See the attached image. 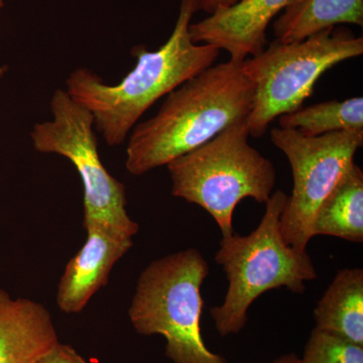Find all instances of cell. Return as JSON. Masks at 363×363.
I'll return each mask as SVG.
<instances>
[{
  "label": "cell",
  "instance_id": "6da1fadb",
  "mask_svg": "<svg viewBox=\"0 0 363 363\" xmlns=\"http://www.w3.org/2000/svg\"><path fill=\"white\" fill-rule=\"evenodd\" d=\"M200 9V0H181L175 28L157 51L135 47L133 69L116 85L87 68L72 72L66 80L67 92L74 101L94 117V128L111 147L121 145L145 111L162 97L205 69L213 65L220 50L196 44L189 26Z\"/></svg>",
  "mask_w": 363,
  "mask_h": 363
},
{
  "label": "cell",
  "instance_id": "7a4b0ae2",
  "mask_svg": "<svg viewBox=\"0 0 363 363\" xmlns=\"http://www.w3.org/2000/svg\"><path fill=\"white\" fill-rule=\"evenodd\" d=\"M241 64H213L169 92L156 116L136 124L126 147L128 173L142 176L167 166L247 121L253 87Z\"/></svg>",
  "mask_w": 363,
  "mask_h": 363
},
{
  "label": "cell",
  "instance_id": "3957f363",
  "mask_svg": "<svg viewBox=\"0 0 363 363\" xmlns=\"http://www.w3.org/2000/svg\"><path fill=\"white\" fill-rule=\"evenodd\" d=\"M286 198L281 190L272 194L262 221L252 233L222 238L215 260L225 272L228 289L222 305L210 310L221 336L242 330L250 305L262 294L283 286L303 294L306 281L317 278L307 252L290 247L281 234V217Z\"/></svg>",
  "mask_w": 363,
  "mask_h": 363
},
{
  "label": "cell",
  "instance_id": "277c9868",
  "mask_svg": "<svg viewBox=\"0 0 363 363\" xmlns=\"http://www.w3.org/2000/svg\"><path fill=\"white\" fill-rule=\"evenodd\" d=\"M247 123L231 124L201 147L167 164L172 195L199 205L222 238L233 234V212L245 198L262 204L276 185L274 164L250 143Z\"/></svg>",
  "mask_w": 363,
  "mask_h": 363
},
{
  "label": "cell",
  "instance_id": "5b68a950",
  "mask_svg": "<svg viewBox=\"0 0 363 363\" xmlns=\"http://www.w3.org/2000/svg\"><path fill=\"white\" fill-rule=\"evenodd\" d=\"M209 266L195 248L154 260L140 274L128 316L140 335L166 339L174 363H227L208 350L201 334V286Z\"/></svg>",
  "mask_w": 363,
  "mask_h": 363
},
{
  "label": "cell",
  "instance_id": "8992f818",
  "mask_svg": "<svg viewBox=\"0 0 363 363\" xmlns=\"http://www.w3.org/2000/svg\"><path fill=\"white\" fill-rule=\"evenodd\" d=\"M362 54V37L335 26L300 42L274 40L257 56L245 59L241 68L253 87L245 121L250 135H266L274 119L303 106L325 72Z\"/></svg>",
  "mask_w": 363,
  "mask_h": 363
},
{
  "label": "cell",
  "instance_id": "52a82bcc",
  "mask_svg": "<svg viewBox=\"0 0 363 363\" xmlns=\"http://www.w3.org/2000/svg\"><path fill=\"white\" fill-rule=\"evenodd\" d=\"M52 121L33 126L30 138L37 152L65 157L77 169L83 185V226L99 223L133 236L140 225L126 211V191L100 159L94 117L66 90L55 91Z\"/></svg>",
  "mask_w": 363,
  "mask_h": 363
},
{
  "label": "cell",
  "instance_id": "ba28073f",
  "mask_svg": "<svg viewBox=\"0 0 363 363\" xmlns=\"http://www.w3.org/2000/svg\"><path fill=\"white\" fill-rule=\"evenodd\" d=\"M271 140L289 160L293 174L292 194L286 198L281 217V234L290 247L305 252L314 238L318 210L355 164L363 131L306 136L298 130L274 128Z\"/></svg>",
  "mask_w": 363,
  "mask_h": 363
},
{
  "label": "cell",
  "instance_id": "9c48e42d",
  "mask_svg": "<svg viewBox=\"0 0 363 363\" xmlns=\"http://www.w3.org/2000/svg\"><path fill=\"white\" fill-rule=\"evenodd\" d=\"M87 240L66 264L57 289L56 302L66 314H78L108 284L119 259L133 247L131 236L112 227L91 223L84 227Z\"/></svg>",
  "mask_w": 363,
  "mask_h": 363
},
{
  "label": "cell",
  "instance_id": "30bf717a",
  "mask_svg": "<svg viewBox=\"0 0 363 363\" xmlns=\"http://www.w3.org/2000/svg\"><path fill=\"white\" fill-rule=\"evenodd\" d=\"M293 0H240L219 9L204 20L191 23V39L196 44L214 45L230 55L231 61L242 63L267 48L269 23Z\"/></svg>",
  "mask_w": 363,
  "mask_h": 363
},
{
  "label": "cell",
  "instance_id": "8fae6325",
  "mask_svg": "<svg viewBox=\"0 0 363 363\" xmlns=\"http://www.w3.org/2000/svg\"><path fill=\"white\" fill-rule=\"evenodd\" d=\"M58 342L45 306L0 289V363H35Z\"/></svg>",
  "mask_w": 363,
  "mask_h": 363
},
{
  "label": "cell",
  "instance_id": "7c38bea8",
  "mask_svg": "<svg viewBox=\"0 0 363 363\" xmlns=\"http://www.w3.org/2000/svg\"><path fill=\"white\" fill-rule=\"evenodd\" d=\"M343 23L362 26L363 0H293L272 30L279 42L294 43Z\"/></svg>",
  "mask_w": 363,
  "mask_h": 363
},
{
  "label": "cell",
  "instance_id": "4fadbf2b",
  "mask_svg": "<svg viewBox=\"0 0 363 363\" xmlns=\"http://www.w3.org/2000/svg\"><path fill=\"white\" fill-rule=\"evenodd\" d=\"M316 327L363 345V271L344 269L336 274L314 311Z\"/></svg>",
  "mask_w": 363,
  "mask_h": 363
},
{
  "label": "cell",
  "instance_id": "5bb4252c",
  "mask_svg": "<svg viewBox=\"0 0 363 363\" xmlns=\"http://www.w3.org/2000/svg\"><path fill=\"white\" fill-rule=\"evenodd\" d=\"M315 235L362 243L363 241V172L357 164L341 178L315 217Z\"/></svg>",
  "mask_w": 363,
  "mask_h": 363
},
{
  "label": "cell",
  "instance_id": "9a60e30c",
  "mask_svg": "<svg viewBox=\"0 0 363 363\" xmlns=\"http://www.w3.org/2000/svg\"><path fill=\"white\" fill-rule=\"evenodd\" d=\"M279 128L298 130L306 136L337 131H363V98L330 100L301 107L279 117Z\"/></svg>",
  "mask_w": 363,
  "mask_h": 363
},
{
  "label": "cell",
  "instance_id": "2e32d148",
  "mask_svg": "<svg viewBox=\"0 0 363 363\" xmlns=\"http://www.w3.org/2000/svg\"><path fill=\"white\" fill-rule=\"evenodd\" d=\"M300 359L301 363H363V345L315 328Z\"/></svg>",
  "mask_w": 363,
  "mask_h": 363
},
{
  "label": "cell",
  "instance_id": "e0dca14e",
  "mask_svg": "<svg viewBox=\"0 0 363 363\" xmlns=\"http://www.w3.org/2000/svg\"><path fill=\"white\" fill-rule=\"evenodd\" d=\"M35 363H88L68 344L59 342L47 351Z\"/></svg>",
  "mask_w": 363,
  "mask_h": 363
},
{
  "label": "cell",
  "instance_id": "ac0fdd59",
  "mask_svg": "<svg viewBox=\"0 0 363 363\" xmlns=\"http://www.w3.org/2000/svg\"><path fill=\"white\" fill-rule=\"evenodd\" d=\"M240 1V0H200V9L208 14H211L219 9H228Z\"/></svg>",
  "mask_w": 363,
  "mask_h": 363
},
{
  "label": "cell",
  "instance_id": "d6986e66",
  "mask_svg": "<svg viewBox=\"0 0 363 363\" xmlns=\"http://www.w3.org/2000/svg\"><path fill=\"white\" fill-rule=\"evenodd\" d=\"M274 363H301V359L298 355L291 353V354H285L278 358Z\"/></svg>",
  "mask_w": 363,
  "mask_h": 363
},
{
  "label": "cell",
  "instance_id": "ffe728a7",
  "mask_svg": "<svg viewBox=\"0 0 363 363\" xmlns=\"http://www.w3.org/2000/svg\"><path fill=\"white\" fill-rule=\"evenodd\" d=\"M4 0H0V9L4 7ZM6 72V67H0V79L4 77V74Z\"/></svg>",
  "mask_w": 363,
  "mask_h": 363
}]
</instances>
